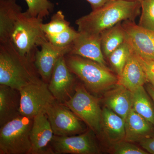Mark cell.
<instances>
[{
  "label": "cell",
  "instance_id": "6da1fadb",
  "mask_svg": "<svg viewBox=\"0 0 154 154\" xmlns=\"http://www.w3.org/2000/svg\"><path fill=\"white\" fill-rule=\"evenodd\" d=\"M141 14L137 1L109 0L104 5L76 21L79 32L100 34L120 22L134 21Z\"/></svg>",
  "mask_w": 154,
  "mask_h": 154
},
{
  "label": "cell",
  "instance_id": "7a4b0ae2",
  "mask_svg": "<svg viewBox=\"0 0 154 154\" xmlns=\"http://www.w3.org/2000/svg\"><path fill=\"white\" fill-rule=\"evenodd\" d=\"M33 60L22 55L11 41L0 43V85L20 91L42 79Z\"/></svg>",
  "mask_w": 154,
  "mask_h": 154
},
{
  "label": "cell",
  "instance_id": "3957f363",
  "mask_svg": "<svg viewBox=\"0 0 154 154\" xmlns=\"http://www.w3.org/2000/svg\"><path fill=\"white\" fill-rule=\"evenodd\" d=\"M65 58L70 70L93 93H102L117 85L118 77L109 68L78 55L67 54Z\"/></svg>",
  "mask_w": 154,
  "mask_h": 154
},
{
  "label": "cell",
  "instance_id": "277c9868",
  "mask_svg": "<svg viewBox=\"0 0 154 154\" xmlns=\"http://www.w3.org/2000/svg\"><path fill=\"white\" fill-rule=\"evenodd\" d=\"M43 20L30 16L27 11L22 12L10 37V41L16 49L33 60L37 48L47 38L42 29Z\"/></svg>",
  "mask_w": 154,
  "mask_h": 154
},
{
  "label": "cell",
  "instance_id": "5b68a950",
  "mask_svg": "<svg viewBox=\"0 0 154 154\" xmlns=\"http://www.w3.org/2000/svg\"><path fill=\"white\" fill-rule=\"evenodd\" d=\"M33 119L19 115L1 127L0 154H30Z\"/></svg>",
  "mask_w": 154,
  "mask_h": 154
},
{
  "label": "cell",
  "instance_id": "8992f818",
  "mask_svg": "<svg viewBox=\"0 0 154 154\" xmlns=\"http://www.w3.org/2000/svg\"><path fill=\"white\" fill-rule=\"evenodd\" d=\"M82 120L93 132H102V110L98 99L91 95L84 85L78 84L74 94L64 103Z\"/></svg>",
  "mask_w": 154,
  "mask_h": 154
},
{
  "label": "cell",
  "instance_id": "52a82bcc",
  "mask_svg": "<svg viewBox=\"0 0 154 154\" xmlns=\"http://www.w3.org/2000/svg\"><path fill=\"white\" fill-rule=\"evenodd\" d=\"M21 95L20 114L33 119L41 113H45L48 107L57 102L48 87L42 79L22 88Z\"/></svg>",
  "mask_w": 154,
  "mask_h": 154
},
{
  "label": "cell",
  "instance_id": "ba28073f",
  "mask_svg": "<svg viewBox=\"0 0 154 154\" xmlns=\"http://www.w3.org/2000/svg\"><path fill=\"white\" fill-rule=\"evenodd\" d=\"M45 113L54 135L71 136L85 131L82 120L69 108L57 101L48 107Z\"/></svg>",
  "mask_w": 154,
  "mask_h": 154
},
{
  "label": "cell",
  "instance_id": "9c48e42d",
  "mask_svg": "<svg viewBox=\"0 0 154 154\" xmlns=\"http://www.w3.org/2000/svg\"><path fill=\"white\" fill-rule=\"evenodd\" d=\"M76 78L67 65L65 56L60 58L48 83L49 91L58 102L63 104L74 95L78 85Z\"/></svg>",
  "mask_w": 154,
  "mask_h": 154
},
{
  "label": "cell",
  "instance_id": "30bf717a",
  "mask_svg": "<svg viewBox=\"0 0 154 154\" xmlns=\"http://www.w3.org/2000/svg\"><path fill=\"white\" fill-rule=\"evenodd\" d=\"M51 147L54 154H96L99 149L91 131L78 136L54 135Z\"/></svg>",
  "mask_w": 154,
  "mask_h": 154
},
{
  "label": "cell",
  "instance_id": "8fae6325",
  "mask_svg": "<svg viewBox=\"0 0 154 154\" xmlns=\"http://www.w3.org/2000/svg\"><path fill=\"white\" fill-rule=\"evenodd\" d=\"M125 41L133 51L142 57L154 59V31L137 25L134 21L122 22Z\"/></svg>",
  "mask_w": 154,
  "mask_h": 154
},
{
  "label": "cell",
  "instance_id": "7c38bea8",
  "mask_svg": "<svg viewBox=\"0 0 154 154\" xmlns=\"http://www.w3.org/2000/svg\"><path fill=\"white\" fill-rule=\"evenodd\" d=\"M70 45L64 48L56 47L46 38L42 43L40 49L36 50L33 63L40 78L45 82L49 83L57 62L61 57L69 54Z\"/></svg>",
  "mask_w": 154,
  "mask_h": 154
},
{
  "label": "cell",
  "instance_id": "4fadbf2b",
  "mask_svg": "<svg viewBox=\"0 0 154 154\" xmlns=\"http://www.w3.org/2000/svg\"><path fill=\"white\" fill-rule=\"evenodd\" d=\"M68 54L85 58L108 67L101 48L100 34L79 32L71 45Z\"/></svg>",
  "mask_w": 154,
  "mask_h": 154
},
{
  "label": "cell",
  "instance_id": "5bb4252c",
  "mask_svg": "<svg viewBox=\"0 0 154 154\" xmlns=\"http://www.w3.org/2000/svg\"><path fill=\"white\" fill-rule=\"evenodd\" d=\"M54 136L53 131L45 113H41L33 118L30 131L31 150L30 154H54L51 143Z\"/></svg>",
  "mask_w": 154,
  "mask_h": 154
},
{
  "label": "cell",
  "instance_id": "9a60e30c",
  "mask_svg": "<svg viewBox=\"0 0 154 154\" xmlns=\"http://www.w3.org/2000/svg\"><path fill=\"white\" fill-rule=\"evenodd\" d=\"M125 140L131 143L140 142L154 134V125L131 109L125 120Z\"/></svg>",
  "mask_w": 154,
  "mask_h": 154
},
{
  "label": "cell",
  "instance_id": "2e32d148",
  "mask_svg": "<svg viewBox=\"0 0 154 154\" xmlns=\"http://www.w3.org/2000/svg\"><path fill=\"white\" fill-rule=\"evenodd\" d=\"M20 91L0 85V126L20 115Z\"/></svg>",
  "mask_w": 154,
  "mask_h": 154
},
{
  "label": "cell",
  "instance_id": "e0dca14e",
  "mask_svg": "<svg viewBox=\"0 0 154 154\" xmlns=\"http://www.w3.org/2000/svg\"><path fill=\"white\" fill-rule=\"evenodd\" d=\"M22 8L16 0H0V43L10 41Z\"/></svg>",
  "mask_w": 154,
  "mask_h": 154
},
{
  "label": "cell",
  "instance_id": "ac0fdd59",
  "mask_svg": "<svg viewBox=\"0 0 154 154\" xmlns=\"http://www.w3.org/2000/svg\"><path fill=\"white\" fill-rule=\"evenodd\" d=\"M148 83L142 67L131 49L121 75L118 77L117 85H120L132 92Z\"/></svg>",
  "mask_w": 154,
  "mask_h": 154
},
{
  "label": "cell",
  "instance_id": "d6986e66",
  "mask_svg": "<svg viewBox=\"0 0 154 154\" xmlns=\"http://www.w3.org/2000/svg\"><path fill=\"white\" fill-rule=\"evenodd\" d=\"M116 88L108 92L105 102L107 108L125 120L132 108L131 91L123 86L116 85Z\"/></svg>",
  "mask_w": 154,
  "mask_h": 154
},
{
  "label": "cell",
  "instance_id": "ffe728a7",
  "mask_svg": "<svg viewBox=\"0 0 154 154\" xmlns=\"http://www.w3.org/2000/svg\"><path fill=\"white\" fill-rule=\"evenodd\" d=\"M101 128L110 142L114 144L125 140L124 119L107 107L102 110Z\"/></svg>",
  "mask_w": 154,
  "mask_h": 154
},
{
  "label": "cell",
  "instance_id": "44dd1931",
  "mask_svg": "<svg viewBox=\"0 0 154 154\" xmlns=\"http://www.w3.org/2000/svg\"><path fill=\"white\" fill-rule=\"evenodd\" d=\"M102 52L105 59L125 41V33L120 22L100 34Z\"/></svg>",
  "mask_w": 154,
  "mask_h": 154
},
{
  "label": "cell",
  "instance_id": "7402d4cb",
  "mask_svg": "<svg viewBox=\"0 0 154 154\" xmlns=\"http://www.w3.org/2000/svg\"><path fill=\"white\" fill-rule=\"evenodd\" d=\"M131 92L132 109L154 125V107L150 96L143 86Z\"/></svg>",
  "mask_w": 154,
  "mask_h": 154
},
{
  "label": "cell",
  "instance_id": "603a6c76",
  "mask_svg": "<svg viewBox=\"0 0 154 154\" xmlns=\"http://www.w3.org/2000/svg\"><path fill=\"white\" fill-rule=\"evenodd\" d=\"M131 52V48L125 41L107 57V59L118 77L121 75Z\"/></svg>",
  "mask_w": 154,
  "mask_h": 154
},
{
  "label": "cell",
  "instance_id": "cb8c5ba5",
  "mask_svg": "<svg viewBox=\"0 0 154 154\" xmlns=\"http://www.w3.org/2000/svg\"><path fill=\"white\" fill-rule=\"evenodd\" d=\"M70 27V22L65 19L64 15L61 11H58L54 14L48 23H42L41 25L42 29L46 36L56 35Z\"/></svg>",
  "mask_w": 154,
  "mask_h": 154
},
{
  "label": "cell",
  "instance_id": "d4e9b609",
  "mask_svg": "<svg viewBox=\"0 0 154 154\" xmlns=\"http://www.w3.org/2000/svg\"><path fill=\"white\" fill-rule=\"evenodd\" d=\"M28 6L27 12L32 17L43 19L53 10L54 5L50 0H25Z\"/></svg>",
  "mask_w": 154,
  "mask_h": 154
},
{
  "label": "cell",
  "instance_id": "484cf974",
  "mask_svg": "<svg viewBox=\"0 0 154 154\" xmlns=\"http://www.w3.org/2000/svg\"><path fill=\"white\" fill-rule=\"evenodd\" d=\"M140 4V17L138 25L154 31V0H143Z\"/></svg>",
  "mask_w": 154,
  "mask_h": 154
},
{
  "label": "cell",
  "instance_id": "4316f807",
  "mask_svg": "<svg viewBox=\"0 0 154 154\" xmlns=\"http://www.w3.org/2000/svg\"><path fill=\"white\" fill-rule=\"evenodd\" d=\"M79 34V31H76L70 26L66 30L58 34L46 37L48 40L54 46L64 48L70 46Z\"/></svg>",
  "mask_w": 154,
  "mask_h": 154
},
{
  "label": "cell",
  "instance_id": "83f0119b",
  "mask_svg": "<svg viewBox=\"0 0 154 154\" xmlns=\"http://www.w3.org/2000/svg\"><path fill=\"white\" fill-rule=\"evenodd\" d=\"M112 152L115 154H147V152L132 143L123 140L114 143Z\"/></svg>",
  "mask_w": 154,
  "mask_h": 154
},
{
  "label": "cell",
  "instance_id": "f1b7e54d",
  "mask_svg": "<svg viewBox=\"0 0 154 154\" xmlns=\"http://www.w3.org/2000/svg\"><path fill=\"white\" fill-rule=\"evenodd\" d=\"M134 53L145 74L148 83L154 86V59L142 57Z\"/></svg>",
  "mask_w": 154,
  "mask_h": 154
},
{
  "label": "cell",
  "instance_id": "f546056e",
  "mask_svg": "<svg viewBox=\"0 0 154 154\" xmlns=\"http://www.w3.org/2000/svg\"><path fill=\"white\" fill-rule=\"evenodd\" d=\"M140 144L141 146L149 153L154 154V134L143 140Z\"/></svg>",
  "mask_w": 154,
  "mask_h": 154
},
{
  "label": "cell",
  "instance_id": "4dcf8cb0",
  "mask_svg": "<svg viewBox=\"0 0 154 154\" xmlns=\"http://www.w3.org/2000/svg\"><path fill=\"white\" fill-rule=\"evenodd\" d=\"M91 5L92 10H95L104 5L109 0H86Z\"/></svg>",
  "mask_w": 154,
  "mask_h": 154
},
{
  "label": "cell",
  "instance_id": "1f68e13d",
  "mask_svg": "<svg viewBox=\"0 0 154 154\" xmlns=\"http://www.w3.org/2000/svg\"><path fill=\"white\" fill-rule=\"evenodd\" d=\"M146 91L154 103V86L149 83L146 87Z\"/></svg>",
  "mask_w": 154,
  "mask_h": 154
},
{
  "label": "cell",
  "instance_id": "d6a6232c",
  "mask_svg": "<svg viewBox=\"0 0 154 154\" xmlns=\"http://www.w3.org/2000/svg\"><path fill=\"white\" fill-rule=\"evenodd\" d=\"M128 1H137V2H142L143 0H128Z\"/></svg>",
  "mask_w": 154,
  "mask_h": 154
}]
</instances>
